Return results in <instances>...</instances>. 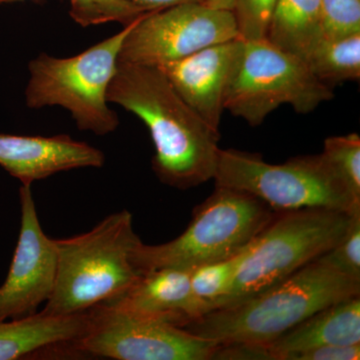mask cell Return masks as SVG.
<instances>
[{
  "mask_svg": "<svg viewBox=\"0 0 360 360\" xmlns=\"http://www.w3.org/2000/svg\"><path fill=\"white\" fill-rule=\"evenodd\" d=\"M360 343L349 345H324L283 355L279 360H359Z\"/></svg>",
  "mask_w": 360,
  "mask_h": 360,
  "instance_id": "26",
  "label": "cell"
},
{
  "mask_svg": "<svg viewBox=\"0 0 360 360\" xmlns=\"http://www.w3.org/2000/svg\"><path fill=\"white\" fill-rule=\"evenodd\" d=\"M322 155L335 170L349 193L360 201V136L350 134L324 141Z\"/></svg>",
  "mask_w": 360,
  "mask_h": 360,
  "instance_id": "21",
  "label": "cell"
},
{
  "mask_svg": "<svg viewBox=\"0 0 360 360\" xmlns=\"http://www.w3.org/2000/svg\"><path fill=\"white\" fill-rule=\"evenodd\" d=\"M333 97V89L317 79L302 58L266 39L243 40L224 110L257 127L283 104L307 115Z\"/></svg>",
  "mask_w": 360,
  "mask_h": 360,
  "instance_id": "8",
  "label": "cell"
},
{
  "mask_svg": "<svg viewBox=\"0 0 360 360\" xmlns=\"http://www.w3.org/2000/svg\"><path fill=\"white\" fill-rule=\"evenodd\" d=\"M20 198V238L6 281L0 286V321L37 314L53 292L58 274L56 239L42 231L32 184H22Z\"/></svg>",
  "mask_w": 360,
  "mask_h": 360,
  "instance_id": "11",
  "label": "cell"
},
{
  "mask_svg": "<svg viewBox=\"0 0 360 360\" xmlns=\"http://www.w3.org/2000/svg\"><path fill=\"white\" fill-rule=\"evenodd\" d=\"M278 0H234L233 13L239 39H266L272 14Z\"/></svg>",
  "mask_w": 360,
  "mask_h": 360,
  "instance_id": "24",
  "label": "cell"
},
{
  "mask_svg": "<svg viewBox=\"0 0 360 360\" xmlns=\"http://www.w3.org/2000/svg\"><path fill=\"white\" fill-rule=\"evenodd\" d=\"M276 212L250 194L215 186L194 208L191 224L179 238L156 245L139 241L132 250V264L141 274L165 267L193 270L227 259L245 250Z\"/></svg>",
  "mask_w": 360,
  "mask_h": 360,
  "instance_id": "4",
  "label": "cell"
},
{
  "mask_svg": "<svg viewBox=\"0 0 360 360\" xmlns=\"http://www.w3.org/2000/svg\"><path fill=\"white\" fill-rule=\"evenodd\" d=\"M212 360H274V354L264 343L233 341L217 343Z\"/></svg>",
  "mask_w": 360,
  "mask_h": 360,
  "instance_id": "25",
  "label": "cell"
},
{
  "mask_svg": "<svg viewBox=\"0 0 360 360\" xmlns=\"http://www.w3.org/2000/svg\"><path fill=\"white\" fill-rule=\"evenodd\" d=\"M104 161L103 151L68 135L0 134V165L22 184L75 168L101 167Z\"/></svg>",
  "mask_w": 360,
  "mask_h": 360,
  "instance_id": "13",
  "label": "cell"
},
{
  "mask_svg": "<svg viewBox=\"0 0 360 360\" xmlns=\"http://www.w3.org/2000/svg\"><path fill=\"white\" fill-rule=\"evenodd\" d=\"M139 241L127 210L108 215L85 233L56 239V286L42 311L80 314L122 295L141 276L131 262Z\"/></svg>",
  "mask_w": 360,
  "mask_h": 360,
  "instance_id": "3",
  "label": "cell"
},
{
  "mask_svg": "<svg viewBox=\"0 0 360 360\" xmlns=\"http://www.w3.org/2000/svg\"><path fill=\"white\" fill-rule=\"evenodd\" d=\"M213 179L215 186L250 194L276 212L328 208L352 212L360 207L322 153L271 165L257 153L220 148Z\"/></svg>",
  "mask_w": 360,
  "mask_h": 360,
  "instance_id": "7",
  "label": "cell"
},
{
  "mask_svg": "<svg viewBox=\"0 0 360 360\" xmlns=\"http://www.w3.org/2000/svg\"><path fill=\"white\" fill-rule=\"evenodd\" d=\"M106 99L146 125L155 149L153 172L162 184L189 189L213 179L220 132L189 108L160 68L118 63Z\"/></svg>",
  "mask_w": 360,
  "mask_h": 360,
  "instance_id": "1",
  "label": "cell"
},
{
  "mask_svg": "<svg viewBox=\"0 0 360 360\" xmlns=\"http://www.w3.org/2000/svg\"><path fill=\"white\" fill-rule=\"evenodd\" d=\"M360 343V295L324 307L266 345L274 360L324 345Z\"/></svg>",
  "mask_w": 360,
  "mask_h": 360,
  "instance_id": "16",
  "label": "cell"
},
{
  "mask_svg": "<svg viewBox=\"0 0 360 360\" xmlns=\"http://www.w3.org/2000/svg\"><path fill=\"white\" fill-rule=\"evenodd\" d=\"M89 326L77 352L117 360H212L215 341L169 322L101 303L89 310Z\"/></svg>",
  "mask_w": 360,
  "mask_h": 360,
  "instance_id": "9",
  "label": "cell"
},
{
  "mask_svg": "<svg viewBox=\"0 0 360 360\" xmlns=\"http://www.w3.org/2000/svg\"><path fill=\"white\" fill-rule=\"evenodd\" d=\"M132 23L72 58L40 53L33 58L28 65L30 78L25 90L26 105L33 110L61 106L70 111L82 131L96 135L115 131L120 120L108 106L106 92Z\"/></svg>",
  "mask_w": 360,
  "mask_h": 360,
  "instance_id": "6",
  "label": "cell"
},
{
  "mask_svg": "<svg viewBox=\"0 0 360 360\" xmlns=\"http://www.w3.org/2000/svg\"><path fill=\"white\" fill-rule=\"evenodd\" d=\"M70 4L71 18L84 27L111 21L127 26L149 13L131 0H70Z\"/></svg>",
  "mask_w": 360,
  "mask_h": 360,
  "instance_id": "20",
  "label": "cell"
},
{
  "mask_svg": "<svg viewBox=\"0 0 360 360\" xmlns=\"http://www.w3.org/2000/svg\"><path fill=\"white\" fill-rule=\"evenodd\" d=\"M137 6L143 7L148 11H160L167 7L187 2H203L205 0H131Z\"/></svg>",
  "mask_w": 360,
  "mask_h": 360,
  "instance_id": "27",
  "label": "cell"
},
{
  "mask_svg": "<svg viewBox=\"0 0 360 360\" xmlns=\"http://www.w3.org/2000/svg\"><path fill=\"white\" fill-rule=\"evenodd\" d=\"M243 47V39L229 40L158 68L189 108L215 131L219 132L225 96Z\"/></svg>",
  "mask_w": 360,
  "mask_h": 360,
  "instance_id": "12",
  "label": "cell"
},
{
  "mask_svg": "<svg viewBox=\"0 0 360 360\" xmlns=\"http://www.w3.org/2000/svg\"><path fill=\"white\" fill-rule=\"evenodd\" d=\"M321 0H278L266 39L302 59L323 39Z\"/></svg>",
  "mask_w": 360,
  "mask_h": 360,
  "instance_id": "17",
  "label": "cell"
},
{
  "mask_svg": "<svg viewBox=\"0 0 360 360\" xmlns=\"http://www.w3.org/2000/svg\"><path fill=\"white\" fill-rule=\"evenodd\" d=\"M317 259L343 276L360 281V207L352 212L349 226L340 243Z\"/></svg>",
  "mask_w": 360,
  "mask_h": 360,
  "instance_id": "22",
  "label": "cell"
},
{
  "mask_svg": "<svg viewBox=\"0 0 360 360\" xmlns=\"http://www.w3.org/2000/svg\"><path fill=\"white\" fill-rule=\"evenodd\" d=\"M239 39L232 11L187 2L149 11L132 23L118 63L161 68L212 45Z\"/></svg>",
  "mask_w": 360,
  "mask_h": 360,
  "instance_id": "10",
  "label": "cell"
},
{
  "mask_svg": "<svg viewBox=\"0 0 360 360\" xmlns=\"http://www.w3.org/2000/svg\"><path fill=\"white\" fill-rule=\"evenodd\" d=\"M357 295L360 281L315 259L262 292L206 312L182 328L217 343L269 345L319 310Z\"/></svg>",
  "mask_w": 360,
  "mask_h": 360,
  "instance_id": "2",
  "label": "cell"
},
{
  "mask_svg": "<svg viewBox=\"0 0 360 360\" xmlns=\"http://www.w3.org/2000/svg\"><path fill=\"white\" fill-rule=\"evenodd\" d=\"M352 212L328 208L276 212L248 245L231 290L214 309L262 292L328 252L345 236Z\"/></svg>",
  "mask_w": 360,
  "mask_h": 360,
  "instance_id": "5",
  "label": "cell"
},
{
  "mask_svg": "<svg viewBox=\"0 0 360 360\" xmlns=\"http://www.w3.org/2000/svg\"><path fill=\"white\" fill-rule=\"evenodd\" d=\"M191 272L175 267L144 272L122 295L103 303L182 328L205 314L191 290Z\"/></svg>",
  "mask_w": 360,
  "mask_h": 360,
  "instance_id": "14",
  "label": "cell"
},
{
  "mask_svg": "<svg viewBox=\"0 0 360 360\" xmlns=\"http://www.w3.org/2000/svg\"><path fill=\"white\" fill-rule=\"evenodd\" d=\"M89 311L54 315L37 311L0 321V360L25 359L51 348L72 347L89 326Z\"/></svg>",
  "mask_w": 360,
  "mask_h": 360,
  "instance_id": "15",
  "label": "cell"
},
{
  "mask_svg": "<svg viewBox=\"0 0 360 360\" xmlns=\"http://www.w3.org/2000/svg\"><path fill=\"white\" fill-rule=\"evenodd\" d=\"M248 248L234 257L200 265L191 270V290L194 297L202 305L205 314L214 309L217 303L231 290Z\"/></svg>",
  "mask_w": 360,
  "mask_h": 360,
  "instance_id": "19",
  "label": "cell"
},
{
  "mask_svg": "<svg viewBox=\"0 0 360 360\" xmlns=\"http://www.w3.org/2000/svg\"><path fill=\"white\" fill-rule=\"evenodd\" d=\"M206 6L212 8L224 9V11H231L233 8L234 0H205Z\"/></svg>",
  "mask_w": 360,
  "mask_h": 360,
  "instance_id": "28",
  "label": "cell"
},
{
  "mask_svg": "<svg viewBox=\"0 0 360 360\" xmlns=\"http://www.w3.org/2000/svg\"><path fill=\"white\" fill-rule=\"evenodd\" d=\"M307 68L324 84L356 82L360 78V33L323 39L303 58Z\"/></svg>",
  "mask_w": 360,
  "mask_h": 360,
  "instance_id": "18",
  "label": "cell"
},
{
  "mask_svg": "<svg viewBox=\"0 0 360 360\" xmlns=\"http://www.w3.org/2000/svg\"><path fill=\"white\" fill-rule=\"evenodd\" d=\"M321 4L324 39L360 33V0H321Z\"/></svg>",
  "mask_w": 360,
  "mask_h": 360,
  "instance_id": "23",
  "label": "cell"
},
{
  "mask_svg": "<svg viewBox=\"0 0 360 360\" xmlns=\"http://www.w3.org/2000/svg\"><path fill=\"white\" fill-rule=\"evenodd\" d=\"M13 1H20V0H0V4H4V2H13Z\"/></svg>",
  "mask_w": 360,
  "mask_h": 360,
  "instance_id": "29",
  "label": "cell"
}]
</instances>
